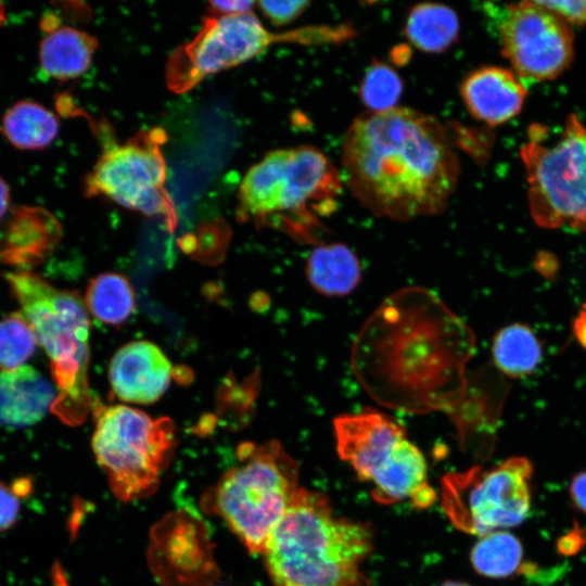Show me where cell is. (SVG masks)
Segmentation results:
<instances>
[{
    "label": "cell",
    "instance_id": "obj_22",
    "mask_svg": "<svg viewBox=\"0 0 586 586\" xmlns=\"http://www.w3.org/2000/svg\"><path fill=\"white\" fill-rule=\"evenodd\" d=\"M492 355L500 372L517 379L536 370L543 358V349L530 327L512 323L496 333Z\"/></svg>",
    "mask_w": 586,
    "mask_h": 586
},
{
    "label": "cell",
    "instance_id": "obj_3",
    "mask_svg": "<svg viewBox=\"0 0 586 586\" xmlns=\"http://www.w3.org/2000/svg\"><path fill=\"white\" fill-rule=\"evenodd\" d=\"M372 549L369 524L334 515L324 494L301 487L263 555L276 586H370L360 565Z\"/></svg>",
    "mask_w": 586,
    "mask_h": 586
},
{
    "label": "cell",
    "instance_id": "obj_27",
    "mask_svg": "<svg viewBox=\"0 0 586 586\" xmlns=\"http://www.w3.org/2000/svg\"><path fill=\"white\" fill-rule=\"evenodd\" d=\"M256 4L275 26H284L302 14L309 1H258Z\"/></svg>",
    "mask_w": 586,
    "mask_h": 586
},
{
    "label": "cell",
    "instance_id": "obj_10",
    "mask_svg": "<svg viewBox=\"0 0 586 586\" xmlns=\"http://www.w3.org/2000/svg\"><path fill=\"white\" fill-rule=\"evenodd\" d=\"M528 135L521 158L534 221L543 228L586 231V125L572 114L550 142L543 126L533 125Z\"/></svg>",
    "mask_w": 586,
    "mask_h": 586
},
{
    "label": "cell",
    "instance_id": "obj_18",
    "mask_svg": "<svg viewBox=\"0 0 586 586\" xmlns=\"http://www.w3.org/2000/svg\"><path fill=\"white\" fill-rule=\"evenodd\" d=\"M98 46V39L85 30L56 27L39 44L40 67L61 81L80 77L90 68Z\"/></svg>",
    "mask_w": 586,
    "mask_h": 586
},
{
    "label": "cell",
    "instance_id": "obj_31",
    "mask_svg": "<svg viewBox=\"0 0 586 586\" xmlns=\"http://www.w3.org/2000/svg\"><path fill=\"white\" fill-rule=\"evenodd\" d=\"M211 9L216 15H237L252 12L256 2L253 1H211Z\"/></svg>",
    "mask_w": 586,
    "mask_h": 586
},
{
    "label": "cell",
    "instance_id": "obj_4",
    "mask_svg": "<svg viewBox=\"0 0 586 586\" xmlns=\"http://www.w3.org/2000/svg\"><path fill=\"white\" fill-rule=\"evenodd\" d=\"M343 189V177L329 158L310 145L268 152L243 177L238 216L319 243L321 218L330 215Z\"/></svg>",
    "mask_w": 586,
    "mask_h": 586
},
{
    "label": "cell",
    "instance_id": "obj_28",
    "mask_svg": "<svg viewBox=\"0 0 586 586\" xmlns=\"http://www.w3.org/2000/svg\"><path fill=\"white\" fill-rule=\"evenodd\" d=\"M537 3L556 13L566 23L574 25H583L586 23V0L537 1Z\"/></svg>",
    "mask_w": 586,
    "mask_h": 586
},
{
    "label": "cell",
    "instance_id": "obj_26",
    "mask_svg": "<svg viewBox=\"0 0 586 586\" xmlns=\"http://www.w3.org/2000/svg\"><path fill=\"white\" fill-rule=\"evenodd\" d=\"M404 85L394 68L383 62H373L364 74L359 95L369 112H383L396 107Z\"/></svg>",
    "mask_w": 586,
    "mask_h": 586
},
{
    "label": "cell",
    "instance_id": "obj_6",
    "mask_svg": "<svg viewBox=\"0 0 586 586\" xmlns=\"http://www.w3.org/2000/svg\"><path fill=\"white\" fill-rule=\"evenodd\" d=\"M333 428L340 457L361 481L372 484L375 501L391 505L407 499L417 508L434 502L425 458L393 418L365 408L337 416Z\"/></svg>",
    "mask_w": 586,
    "mask_h": 586
},
{
    "label": "cell",
    "instance_id": "obj_9",
    "mask_svg": "<svg viewBox=\"0 0 586 586\" xmlns=\"http://www.w3.org/2000/svg\"><path fill=\"white\" fill-rule=\"evenodd\" d=\"M92 408V449L113 493L123 501L152 494L175 446L171 420L124 405L94 402Z\"/></svg>",
    "mask_w": 586,
    "mask_h": 586
},
{
    "label": "cell",
    "instance_id": "obj_32",
    "mask_svg": "<svg viewBox=\"0 0 586 586\" xmlns=\"http://www.w3.org/2000/svg\"><path fill=\"white\" fill-rule=\"evenodd\" d=\"M573 333L579 345L586 348V304L583 305L573 321Z\"/></svg>",
    "mask_w": 586,
    "mask_h": 586
},
{
    "label": "cell",
    "instance_id": "obj_34",
    "mask_svg": "<svg viewBox=\"0 0 586 586\" xmlns=\"http://www.w3.org/2000/svg\"><path fill=\"white\" fill-rule=\"evenodd\" d=\"M441 586H472V585L468 583H462V582L448 581V582L443 583Z\"/></svg>",
    "mask_w": 586,
    "mask_h": 586
},
{
    "label": "cell",
    "instance_id": "obj_7",
    "mask_svg": "<svg viewBox=\"0 0 586 586\" xmlns=\"http://www.w3.org/2000/svg\"><path fill=\"white\" fill-rule=\"evenodd\" d=\"M215 489V508L251 553H263L300 491V468L278 441L243 443Z\"/></svg>",
    "mask_w": 586,
    "mask_h": 586
},
{
    "label": "cell",
    "instance_id": "obj_35",
    "mask_svg": "<svg viewBox=\"0 0 586 586\" xmlns=\"http://www.w3.org/2000/svg\"><path fill=\"white\" fill-rule=\"evenodd\" d=\"M5 21V8L2 2H0V26L3 25Z\"/></svg>",
    "mask_w": 586,
    "mask_h": 586
},
{
    "label": "cell",
    "instance_id": "obj_2",
    "mask_svg": "<svg viewBox=\"0 0 586 586\" xmlns=\"http://www.w3.org/2000/svg\"><path fill=\"white\" fill-rule=\"evenodd\" d=\"M342 165L345 184L366 208L402 221L442 213L460 176L444 125L402 106L359 115L344 136Z\"/></svg>",
    "mask_w": 586,
    "mask_h": 586
},
{
    "label": "cell",
    "instance_id": "obj_14",
    "mask_svg": "<svg viewBox=\"0 0 586 586\" xmlns=\"http://www.w3.org/2000/svg\"><path fill=\"white\" fill-rule=\"evenodd\" d=\"M173 366L163 351L149 341H133L112 357L109 379L113 393L123 402L148 405L167 390Z\"/></svg>",
    "mask_w": 586,
    "mask_h": 586
},
{
    "label": "cell",
    "instance_id": "obj_24",
    "mask_svg": "<svg viewBox=\"0 0 586 586\" xmlns=\"http://www.w3.org/2000/svg\"><path fill=\"white\" fill-rule=\"evenodd\" d=\"M523 556L521 540L512 533L500 530L481 536L471 550L470 560L480 575L506 578L519 571Z\"/></svg>",
    "mask_w": 586,
    "mask_h": 586
},
{
    "label": "cell",
    "instance_id": "obj_16",
    "mask_svg": "<svg viewBox=\"0 0 586 586\" xmlns=\"http://www.w3.org/2000/svg\"><path fill=\"white\" fill-rule=\"evenodd\" d=\"M460 94L474 118L495 126L511 119L521 111L526 87L514 72L499 66H484L463 79Z\"/></svg>",
    "mask_w": 586,
    "mask_h": 586
},
{
    "label": "cell",
    "instance_id": "obj_13",
    "mask_svg": "<svg viewBox=\"0 0 586 586\" xmlns=\"http://www.w3.org/2000/svg\"><path fill=\"white\" fill-rule=\"evenodd\" d=\"M498 28L502 54L525 87L558 77L573 60L568 23L537 1L508 4Z\"/></svg>",
    "mask_w": 586,
    "mask_h": 586
},
{
    "label": "cell",
    "instance_id": "obj_17",
    "mask_svg": "<svg viewBox=\"0 0 586 586\" xmlns=\"http://www.w3.org/2000/svg\"><path fill=\"white\" fill-rule=\"evenodd\" d=\"M56 398L51 382L31 366L0 371V424L33 425L51 410Z\"/></svg>",
    "mask_w": 586,
    "mask_h": 586
},
{
    "label": "cell",
    "instance_id": "obj_5",
    "mask_svg": "<svg viewBox=\"0 0 586 586\" xmlns=\"http://www.w3.org/2000/svg\"><path fill=\"white\" fill-rule=\"evenodd\" d=\"M20 311L29 322L38 345L50 360L56 384L51 411L68 424H78L91 408L88 384L89 317L78 294L56 289L27 270L5 275Z\"/></svg>",
    "mask_w": 586,
    "mask_h": 586
},
{
    "label": "cell",
    "instance_id": "obj_21",
    "mask_svg": "<svg viewBox=\"0 0 586 586\" xmlns=\"http://www.w3.org/2000/svg\"><path fill=\"white\" fill-rule=\"evenodd\" d=\"M410 43L428 53H440L453 46L459 35L456 12L441 3H419L409 11L404 28Z\"/></svg>",
    "mask_w": 586,
    "mask_h": 586
},
{
    "label": "cell",
    "instance_id": "obj_19",
    "mask_svg": "<svg viewBox=\"0 0 586 586\" xmlns=\"http://www.w3.org/2000/svg\"><path fill=\"white\" fill-rule=\"evenodd\" d=\"M306 272L311 286L328 296L349 294L361 277L357 256L341 243L317 244L307 258Z\"/></svg>",
    "mask_w": 586,
    "mask_h": 586
},
{
    "label": "cell",
    "instance_id": "obj_20",
    "mask_svg": "<svg viewBox=\"0 0 586 586\" xmlns=\"http://www.w3.org/2000/svg\"><path fill=\"white\" fill-rule=\"evenodd\" d=\"M1 131L16 149L36 151L48 148L60 132L58 116L33 100H21L2 116Z\"/></svg>",
    "mask_w": 586,
    "mask_h": 586
},
{
    "label": "cell",
    "instance_id": "obj_1",
    "mask_svg": "<svg viewBox=\"0 0 586 586\" xmlns=\"http://www.w3.org/2000/svg\"><path fill=\"white\" fill-rule=\"evenodd\" d=\"M472 332L432 294L403 290L390 297L358 336L354 365L368 392L409 411L446 409L460 393ZM461 394V393H460Z\"/></svg>",
    "mask_w": 586,
    "mask_h": 586
},
{
    "label": "cell",
    "instance_id": "obj_11",
    "mask_svg": "<svg viewBox=\"0 0 586 586\" xmlns=\"http://www.w3.org/2000/svg\"><path fill=\"white\" fill-rule=\"evenodd\" d=\"M533 464L510 457L487 470L473 467L442 479V508L453 525L483 536L521 524L531 513Z\"/></svg>",
    "mask_w": 586,
    "mask_h": 586
},
{
    "label": "cell",
    "instance_id": "obj_33",
    "mask_svg": "<svg viewBox=\"0 0 586 586\" xmlns=\"http://www.w3.org/2000/svg\"><path fill=\"white\" fill-rule=\"evenodd\" d=\"M10 188L7 181L0 176V220L7 215L10 207Z\"/></svg>",
    "mask_w": 586,
    "mask_h": 586
},
{
    "label": "cell",
    "instance_id": "obj_29",
    "mask_svg": "<svg viewBox=\"0 0 586 586\" xmlns=\"http://www.w3.org/2000/svg\"><path fill=\"white\" fill-rule=\"evenodd\" d=\"M20 509L16 494L0 482V532L13 526L18 518Z\"/></svg>",
    "mask_w": 586,
    "mask_h": 586
},
{
    "label": "cell",
    "instance_id": "obj_23",
    "mask_svg": "<svg viewBox=\"0 0 586 586\" xmlns=\"http://www.w3.org/2000/svg\"><path fill=\"white\" fill-rule=\"evenodd\" d=\"M85 304L99 321L117 326L133 314L135 292L127 278L119 273L105 272L90 281Z\"/></svg>",
    "mask_w": 586,
    "mask_h": 586
},
{
    "label": "cell",
    "instance_id": "obj_12",
    "mask_svg": "<svg viewBox=\"0 0 586 586\" xmlns=\"http://www.w3.org/2000/svg\"><path fill=\"white\" fill-rule=\"evenodd\" d=\"M166 133L141 130L124 143L102 133L103 150L85 179L87 196H105L146 216H164L173 230L175 206L165 189L167 166L162 152Z\"/></svg>",
    "mask_w": 586,
    "mask_h": 586
},
{
    "label": "cell",
    "instance_id": "obj_8",
    "mask_svg": "<svg viewBox=\"0 0 586 586\" xmlns=\"http://www.w3.org/2000/svg\"><path fill=\"white\" fill-rule=\"evenodd\" d=\"M355 35L348 25L307 26L271 33L252 12L206 17L199 33L169 56L165 78L176 93L187 92L207 76L241 65L275 43H336Z\"/></svg>",
    "mask_w": 586,
    "mask_h": 586
},
{
    "label": "cell",
    "instance_id": "obj_25",
    "mask_svg": "<svg viewBox=\"0 0 586 586\" xmlns=\"http://www.w3.org/2000/svg\"><path fill=\"white\" fill-rule=\"evenodd\" d=\"M37 345L35 333L20 310L0 319V371L26 365Z\"/></svg>",
    "mask_w": 586,
    "mask_h": 586
},
{
    "label": "cell",
    "instance_id": "obj_30",
    "mask_svg": "<svg viewBox=\"0 0 586 586\" xmlns=\"http://www.w3.org/2000/svg\"><path fill=\"white\" fill-rule=\"evenodd\" d=\"M572 505L586 515V470L576 473L569 485Z\"/></svg>",
    "mask_w": 586,
    "mask_h": 586
},
{
    "label": "cell",
    "instance_id": "obj_15",
    "mask_svg": "<svg viewBox=\"0 0 586 586\" xmlns=\"http://www.w3.org/2000/svg\"><path fill=\"white\" fill-rule=\"evenodd\" d=\"M62 233L59 219L44 207L13 206L0 220V262L28 271L55 250Z\"/></svg>",
    "mask_w": 586,
    "mask_h": 586
}]
</instances>
